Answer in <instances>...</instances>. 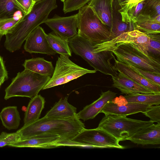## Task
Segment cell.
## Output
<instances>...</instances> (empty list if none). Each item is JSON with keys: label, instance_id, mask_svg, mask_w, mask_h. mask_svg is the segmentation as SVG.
I'll list each match as a JSON object with an SVG mask.
<instances>
[{"label": "cell", "instance_id": "9c48e42d", "mask_svg": "<svg viewBox=\"0 0 160 160\" xmlns=\"http://www.w3.org/2000/svg\"><path fill=\"white\" fill-rule=\"evenodd\" d=\"M57 7L56 0H42L36 2L30 12L17 25L22 35L28 36L37 27L44 23L51 12Z\"/></svg>", "mask_w": 160, "mask_h": 160}, {"label": "cell", "instance_id": "e575fe53", "mask_svg": "<svg viewBox=\"0 0 160 160\" xmlns=\"http://www.w3.org/2000/svg\"><path fill=\"white\" fill-rule=\"evenodd\" d=\"M128 65L146 79L160 86V74L145 71L134 66Z\"/></svg>", "mask_w": 160, "mask_h": 160}, {"label": "cell", "instance_id": "e0dca14e", "mask_svg": "<svg viewBox=\"0 0 160 160\" xmlns=\"http://www.w3.org/2000/svg\"><path fill=\"white\" fill-rule=\"evenodd\" d=\"M127 140L142 145L159 144L160 123H153L138 131Z\"/></svg>", "mask_w": 160, "mask_h": 160}, {"label": "cell", "instance_id": "ab89813d", "mask_svg": "<svg viewBox=\"0 0 160 160\" xmlns=\"http://www.w3.org/2000/svg\"><path fill=\"white\" fill-rule=\"evenodd\" d=\"M41 0H34V1H35L36 2L40 1Z\"/></svg>", "mask_w": 160, "mask_h": 160}, {"label": "cell", "instance_id": "60d3db41", "mask_svg": "<svg viewBox=\"0 0 160 160\" xmlns=\"http://www.w3.org/2000/svg\"><path fill=\"white\" fill-rule=\"evenodd\" d=\"M2 36V35L0 34V42L1 40V38Z\"/></svg>", "mask_w": 160, "mask_h": 160}, {"label": "cell", "instance_id": "ffe728a7", "mask_svg": "<svg viewBox=\"0 0 160 160\" xmlns=\"http://www.w3.org/2000/svg\"><path fill=\"white\" fill-rule=\"evenodd\" d=\"M77 108L70 104L68 98H61L47 113L45 116L51 118H65L76 116Z\"/></svg>", "mask_w": 160, "mask_h": 160}, {"label": "cell", "instance_id": "d4e9b609", "mask_svg": "<svg viewBox=\"0 0 160 160\" xmlns=\"http://www.w3.org/2000/svg\"><path fill=\"white\" fill-rule=\"evenodd\" d=\"M128 102L149 105H160V94L137 93L123 96Z\"/></svg>", "mask_w": 160, "mask_h": 160}, {"label": "cell", "instance_id": "f1b7e54d", "mask_svg": "<svg viewBox=\"0 0 160 160\" xmlns=\"http://www.w3.org/2000/svg\"><path fill=\"white\" fill-rule=\"evenodd\" d=\"M140 14L154 18L160 15V0H145Z\"/></svg>", "mask_w": 160, "mask_h": 160}, {"label": "cell", "instance_id": "83f0119b", "mask_svg": "<svg viewBox=\"0 0 160 160\" xmlns=\"http://www.w3.org/2000/svg\"><path fill=\"white\" fill-rule=\"evenodd\" d=\"M134 29L146 34L160 33V24L150 21L135 22L132 24Z\"/></svg>", "mask_w": 160, "mask_h": 160}, {"label": "cell", "instance_id": "52a82bcc", "mask_svg": "<svg viewBox=\"0 0 160 160\" xmlns=\"http://www.w3.org/2000/svg\"><path fill=\"white\" fill-rule=\"evenodd\" d=\"M69 57L61 55L58 57L53 74L43 90L65 84L87 74L96 72L95 70H89L78 66Z\"/></svg>", "mask_w": 160, "mask_h": 160}, {"label": "cell", "instance_id": "7bdbcfd3", "mask_svg": "<svg viewBox=\"0 0 160 160\" xmlns=\"http://www.w3.org/2000/svg\"><path fill=\"white\" fill-rule=\"evenodd\" d=\"M1 85H0V87Z\"/></svg>", "mask_w": 160, "mask_h": 160}, {"label": "cell", "instance_id": "603a6c76", "mask_svg": "<svg viewBox=\"0 0 160 160\" xmlns=\"http://www.w3.org/2000/svg\"><path fill=\"white\" fill-rule=\"evenodd\" d=\"M0 118L3 125L8 130L16 129L19 125L21 118L17 106L4 108L0 113Z\"/></svg>", "mask_w": 160, "mask_h": 160}, {"label": "cell", "instance_id": "d6a6232c", "mask_svg": "<svg viewBox=\"0 0 160 160\" xmlns=\"http://www.w3.org/2000/svg\"><path fill=\"white\" fill-rule=\"evenodd\" d=\"M36 3L34 0H15V5L18 11L21 12L23 15L29 13Z\"/></svg>", "mask_w": 160, "mask_h": 160}, {"label": "cell", "instance_id": "9a60e30c", "mask_svg": "<svg viewBox=\"0 0 160 160\" xmlns=\"http://www.w3.org/2000/svg\"><path fill=\"white\" fill-rule=\"evenodd\" d=\"M112 86L117 88L122 94H156L151 90L134 82L121 73L118 72L116 75L112 76Z\"/></svg>", "mask_w": 160, "mask_h": 160}, {"label": "cell", "instance_id": "8fae6325", "mask_svg": "<svg viewBox=\"0 0 160 160\" xmlns=\"http://www.w3.org/2000/svg\"><path fill=\"white\" fill-rule=\"evenodd\" d=\"M44 23L55 33L67 41L78 34L77 14L65 17L55 15Z\"/></svg>", "mask_w": 160, "mask_h": 160}, {"label": "cell", "instance_id": "cb8c5ba5", "mask_svg": "<svg viewBox=\"0 0 160 160\" xmlns=\"http://www.w3.org/2000/svg\"><path fill=\"white\" fill-rule=\"evenodd\" d=\"M48 42L52 48L61 55L72 56L71 50L68 41L59 36L53 32L47 34Z\"/></svg>", "mask_w": 160, "mask_h": 160}, {"label": "cell", "instance_id": "8992f818", "mask_svg": "<svg viewBox=\"0 0 160 160\" xmlns=\"http://www.w3.org/2000/svg\"><path fill=\"white\" fill-rule=\"evenodd\" d=\"M153 123L151 120L142 121L108 114L105 115L97 128L105 131L120 142L127 140L138 131Z\"/></svg>", "mask_w": 160, "mask_h": 160}, {"label": "cell", "instance_id": "ba28073f", "mask_svg": "<svg viewBox=\"0 0 160 160\" xmlns=\"http://www.w3.org/2000/svg\"><path fill=\"white\" fill-rule=\"evenodd\" d=\"M71 140L76 147H89L96 148H117L123 149L114 137L105 131L97 128L82 129Z\"/></svg>", "mask_w": 160, "mask_h": 160}, {"label": "cell", "instance_id": "74e56055", "mask_svg": "<svg viewBox=\"0 0 160 160\" xmlns=\"http://www.w3.org/2000/svg\"><path fill=\"white\" fill-rule=\"evenodd\" d=\"M8 146V144L5 141L0 140V147H2L6 146Z\"/></svg>", "mask_w": 160, "mask_h": 160}, {"label": "cell", "instance_id": "ac0fdd59", "mask_svg": "<svg viewBox=\"0 0 160 160\" xmlns=\"http://www.w3.org/2000/svg\"><path fill=\"white\" fill-rule=\"evenodd\" d=\"M114 66L117 71L134 82L149 89L156 94H160V86L146 79L128 65L114 59Z\"/></svg>", "mask_w": 160, "mask_h": 160}, {"label": "cell", "instance_id": "8d00e7d4", "mask_svg": "<svg viewBox=\"0 0 160 160\" xmlns=\"http://www.w3.org/2000/svg\"><path fill=\"white\" fill-rule=\"evenodd\" d=\"M8 79V74L2 58L0 55V85Z\"/></svg>", "mask_w": 160, "mask_h": 160}, {"label": "cell", "instance_id": "277c9868", "mask_svg": "<svg viewBox=\"0 0 160 160\" xmlns=\"http://www.w3.org/2000/svg\"><path fill=\"white\" fill-rule=\"evenodd\" d=\"M77 14L78 34L96 44L112 39L110 29L87 4L78 9Z\"/></svg>", "mask_w": 160, "mask_h": 160}, {"label": "cell", "instance_id": "44dd1931", "mask_svg": "<svg viewBox=\"0 0 160 160\" xmlns=\"http://www.w3.org/2000/svg\"><path fill=\"white\" fill-rule=\"evenodd\" d=\"M22 65L25 69L42 75L51 77L54 72V68L52 62L47 61L43 58L26 59Z\"/></svg>", "mask_w": 160, "mask_h": 160}, {"label": "cell", "instance_id": "5bb4252c", "mask_svg": "<svg viewBox=\"0 0 160 160\" xmlns=\"http://www.w3.org/2000/svg\"><path fill=\"white\" fill-rule=\"evenodd\" d=\"M62 139L58 135L43 133L27 139L20 140L9 146L18 148H49L57 147L58 141Z\"/></svg>", "mask_w": 160, "mask_h": 160}, {"label": "cell", "instance_id": "f35d334b", "mask_svg": "<svg viewBox=\"0 0 160 160\" xmlns=\"http://www.w3.org/2000/svg\"><path fill=\"white\" fill-rule=\"evenodd\" d=\"M117 0L118 1V3L120 4L127 0Z\"/></svg>", "mask_w": 160, "mask_h": 160}, {"label": "cell", "instance_id": "4fadbf2b", "mask_svg": "<svg viewBox=\"0 0 160 160\" xmlns=\"http://www.w3.org/2000/svg\"><path fill=\"white\" fill-rule=\"evenodd\" d=\"M150 105L136 103H121L112 99L105 105L100 112L106 114L127 116L139 112H142Z\"/></svg>", "mask_w": 160, "mask_h": 160}, {"label": "cell", "instance_id": "7402d4cb", "mask_svg": "<svg viewBox=\"0 0 160 160\" xmlns=\"http://www.w3.org/2000/svg\"><path fill=\"white\" fill-rule=\"evenodd\" d=\"M45 102L44 98L40 95L38 94L31 98L25 113L24 125L30 123L39 118Z\"/></svg>", "mask_w": 160, "mask_h": 160}, {"label": "cell", "instance_id": "7c38bea8", "mask_svg": "<svg viewBox=\"0 0 160 160\" xmlns=\"http://www.w3.org/2000/svg\"><path fill=\"white\" fill-rule=\"evenodd\" d=\"M47 34L40 26L35 28L25 40L24 49L30 53H40L54 55L57 53L50 46Z\"/></svg>", "mask_w": 160, "mask_h": 160}, {"label": "cell", "instance_id": "f546056e", "mask_svg": "<svg viewBox=\"0 0 160 160\" xmlns=\"http://www.w3.org/2000/svg\"><path fill=\"white\" fill-rule=\"evenodd\" d=\"M15 0H0V18L12 15L18 11Z\"/></svg>", "mask_w": 160, "mask_h": 160}, {"label": "cell", "instance_id": "4316f807", "mask_svg": "<svg viewBox=\"0 0 160 160\" xmlns=\"http://www.w3.org/2000/svg\"><path fill=\"white\" fill-rule=\"evenodd\" d=\"M145 0H127L120 4L121 8L119 10L122 16V21L132 24L131 20L137 5Z\"/></svg>", "mask_w": 160, "mask_h": 160}, {"label": "cell", "instance_id": "b9f144b4", "mask_svg": "<svg viewBox=\"0 0 160 160\" xmlns=\"http://www.w3.org/2000/svg\"><path fill=\"white\" fill-rule=\"evenodd\" d=\"M62 2H64L65 0H60Z\"/></svg>", "mask_w": 160, "mask_h": 160}, {"label": "cell", "instance_id": "d590c367", "mask_svg": "<svg viewBox=\"0 0 160 160\" xmlns=\"http://www.w3.org/2000/svg\"><path fill=\"white\" fill-rule=\"evenodd\" d=\"M21 140L19 134L16 132L12 133H8L6 132H2L0 134V140L6 142L8 144L13 143Z\"/></svg>", "mask_w": 160, "mask_h": 160}, {"label": "cell", "instance_id": "30bf717a", "mask_svg": "<svg viewBox=\"0 0 160 160\" xmlns=\"http://www.w3.org/2000/svg\"><path fill=\"white\" fill-rule=\"evenodd\" d=\"M149 34L134 29L123 33L112 39L95 44L94 46V50L96 52L108 51L117 44L131 42L139 46L147 51L150 39Z\"/></svg>", "mask_w": 160, "mask_h": 160}, {"label": "cell", "instance_id": "4dcf8cb0", "mask_svg": "<svg viewBox=\"0 0 160 160\" xmlns=\"http://www.w3.org/2000/svg\"><path fill=\"white\" fill-rule=\"evenodd\" d=\"M149 36L150 39L147 51L149 54L159 58L160 55V33L149 34Z\"/></svg>", "mask_w": 160, "mask_h": 160}, {"label": "cell", "instance_id": "484cf974", "mask_svg": "<svg viewBox=\"0 0 160 160\" xmlns=\"http://www.w3.org/2000/svg\"><path fill=\"white\" fill-rule=\"evenodd\" d=\"M25 16L18 11L12 15L0 18V34L3 36L8 33L23 19Z\"/></svg>", "mask_w": 160, "mask_h": 160}, {"label": "cell", "instance_id": "2e32d148", "mask_svg": "<svg viewBox=\"0 0 160 160\" xmlns=\"http://www.w3.org/2000/svg\"><path fill=\"white\" fill-rule=\"evenodd\" d=\"M116 94L109 90L105 92H102L99 98L77 113V117L84 121L94 118L100 113L107 103L115 98Z\"/></svg>", "mask_w": 160, "mask_h": 160}, {"label": "cell", "instance_id": "3957f363", "mask_svg": "<svg viewBox=\"0 0 160 160\" xmlns=\"http://www.w3.org/2000/svg\"><path fill=\"white\" fill-rule=\"evenodd\" d=\"M108 51L112 52L117 60L121 62L160 74V58L149 54L135 44L130 42L117 44Z\"/></svg>", "mask_w": 160, "mask_h": 160}, {"label": "cell", "instance_id": "836d02e7", "mask_svg": "<svg viewBox=\"0 0 160 160\" xmlns=\"http://www.w3.org/2000/svg\"><path fill=\"white\" fill-rule=\"evenodd\" d=\"M142 113L150 118L154 122L160 123V105H150Z\"/></svg>", "mask_w": 160, "mask_h": 160}, {"label": "cell", "instance_id": "6da1fadb", "mask_svg": "<svg viewBox=\"0 0 160 160\" xmlns=\"http://www.w3.org/2000/svg\"><path fill=\"white\" fill-rule=\"evenodd\" d=\"M85 126L76 116L68 118H48L45 116L28 124L24 125L17 131L21 140L43 133L58 135L62 140H71Z\"/></svg>", "mask_w": 160, "mask_h": 160}, {"label": "cell", "instance_id": "1f68e13d", "mask_svg": "<svg viewBox=\"0 0 160 160\" xmlns=\"http://www.w3.org/2000/svg\"><path fill=\"white\" fill-rule=\"evenodd\" d=\"M90 0H65L63 2V10L65 13L78 10Z\"/></svg>", "mask_w": 160, "mask_h": 160}, {"label": "cell", "instance_id": "d6986e66", "mask_svg": "<svg viewBox=\"0 0 160 160\" xmlns=\"http://www.w3.org/2000/svg\"><path fill=\"white\" fill-rule=\"evenodd\" d=\"M112 0H90L87 3L101 22L108 28L110 31L112 25Z\"/></svg>", "mask_w": 160, "mask_h": 160}, {"label": "cell", "instance_id": "5b68a950", "mask_svg": "<svg viewBox=\"0 0 160 160\" xmlns=\"http://www.w3.org/2000/svg\"><path fill=\"white\" fill-rule=\"evenodd\" d=\"M51 78L24 69L17 73L6 88L4 99L7 100L14 97L32 98L38 94Z\"/></svg>", "mask_w": 160, "mask_h": 160}, {"label": "cell", "instance_id": "7a4b0ae2", "mask_svg": "<svg viewBox=\"0 0 160 160\" xmlns=\"http://www.w3.org/2000/svg\"><path fill=\"white\" fill-rule=\"evenodd\" d=\"M72 51L82 57L96 71L105 75L114 76L118 72L111 62L115 57L110 51L96 52L94 50V43L78 34L68 40Z\"/></svg>", "mask_w": 160, "mask_h": 160}]
</instances>
